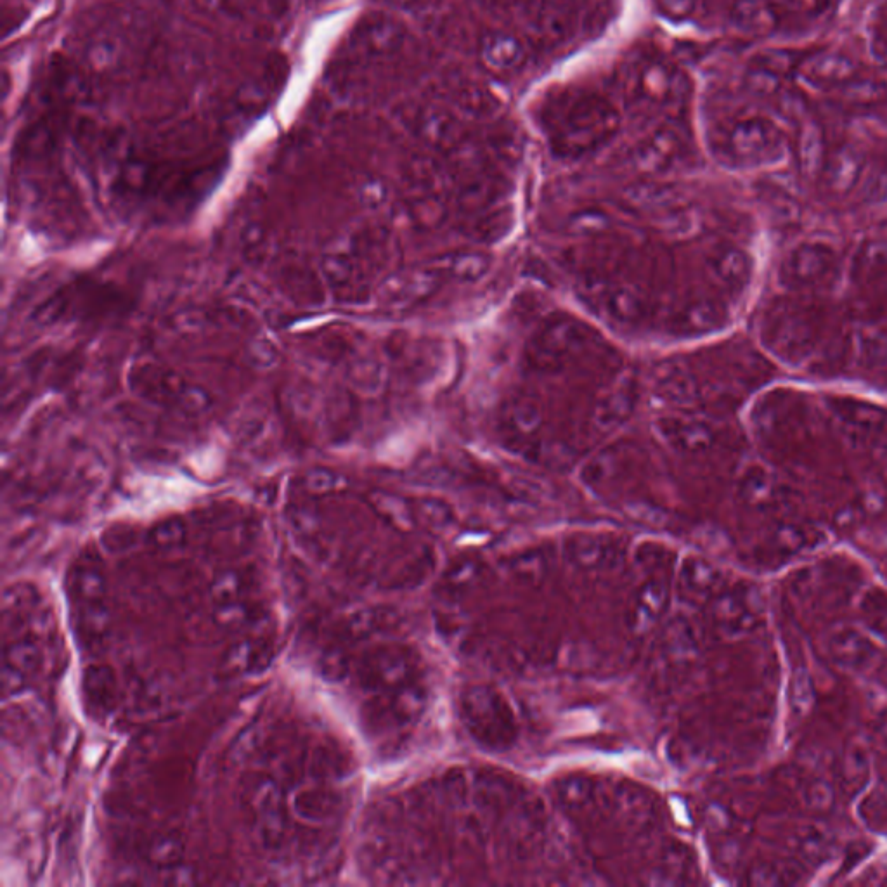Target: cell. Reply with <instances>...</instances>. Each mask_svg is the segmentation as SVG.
Masks as SVG:
<instances>
[{
    "instance_id": "obj_1",
    "label": "cell",
    "mask_w": 887,
    "mask_h": 887,
    "mask_svg": "<svg viewBox=\"0 0 887 887\" xmlns=\"http://www.w3.org/2000/svg\"><path fill=\"white\" fill-rule=\"evenodd\" d=\"M331 808H333V799L326 790L319 789V787L300 790L295 796V811L304 820L305 818L312 820V822L324 820L326 816L330 815Z\"/></svg>"
},
{
    "instance_id": "obj_2",
    "label": "cell",
    "mask_w": 887,
    "mask_h": 887,
    "mask_svg": "<svg viewBox=\"0 0 887 887\" xmlns=\"http://www.w3.org/2000/svg\"><path fill=\"white\" fill-rule=\"evenodd\" d=\"M73 593L84 603H96L103 600L104 577L101 570L94 565L80 567L73 576Z\"/></svg>"
},
{
    "instance_id": "obj_3",
    "label": "cell",
    "mask_w": 887,
    "mask_h": 887,
    "mask_svg": "<svg viewBox=\"0 0 887 887\" xmlns=\"http://www.w3.org/2000/svg\"><path fill=\"white\" fill-rule=\"evenodd\" d=\"M85 693L92 706L108 709L113 697V678L106 667H94L85 673Z\"/></svg>"
},
{
    "instance_id": "obj_4",
    "label": "cell",
    "mask_w": 887,
    "mask_h": 887,
    "mask_svg": "<svg viewBox=\"0 0 887 887\" xmlns=\"http://www.w3.org/2000/svg\"><path fill=\"white\" fill-rule=\"evenodd\" d=\"M247 577L236 570H226L215 577L210 593L217 605L241 600L247 591Z\"/></svg>"
},
{
    "instance_id": "obj_5",
    "label": "cell",
    "mask_w": 887,
    "mask_h": 887,
    "mask_svg": "<svg viewBox=\"0 0 887 887\" xmlns=\"http://www.w3.org/2000/svg\"><path fill=\"white\" fill-rule=\"evenodd\" d=\"M39 648L28 640L14 641L6 652V667H11L16 673L26 676L39 666Z\"/></svg>"
},
{
    "instance_id": "obj_6",
    "label": "cell",
    "mask_w": 887,
    "mask_h": 887,
    "mask_svg": "<svg viewBox=\"0 0 887 887\" xmlns=\"http://www.w3.org/2000/svg\"><path fill=\"white\" fill-rule=\"evenodd\" d=\"M250 617H252L250 605L241 602V600L224 603V605L217 607V621L226 628H240L245 622L250 621Z\"/></svg>"
},
{
    "instance_id": "obj_7",
    "label": "cell",
    "mask_w": 887,
    "mask_h": 887,
    "mask_svg": "<svg viewBox=\"0 0 887 887\" xmlns=\"http://www.w3.org/2000/svg\"><path fill=\"white\" fill-rule=\"evenodd\" d=\"M181 856V844L172 837H162L151 849V858L160 865H172Z\"/></svg>"
}]
</instances>
